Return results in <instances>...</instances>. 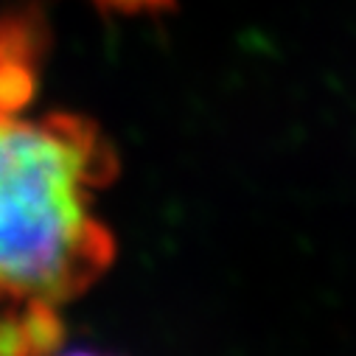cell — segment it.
<instances>
[{"instance_id": "2", "label": "cell", "mask_w": 356, "mask_h": 356, "mask_svg": "<svg viewBox=\"0 0 356 356\" xmlns=\"http://www.w3.org/2000/svg\"><path fill=\"white\" fill-rule=\"evenodd\" d=\"M51 31L40 9L17 6L0 15V113L26 110L40 84V65L48 54Z\"/></svg>"}, {"instance_id": "4", "label": "cell", "mask_w": 356, "mask_h": 356, "mask_svg": "<svg viewBox=\"0 0 356 356\" xmlns=\"http://www.w3.org/2000/svg\"><path fill=\"white\" fill-rule=\"evenodd\" d=\"M62 356H107V353H96V350H67V353H62Z\"/></svg>"}, {"instance_id": "1", "label": "cell", "mask_w": 356, "mask_h": 356, "mask_svg": "<svg viewBox=\"0 0 356 356\" xmlns=\"http://www.w3.org/2000/svg\"><path fill=\"white\" fill-rule=\"evenodd\" d=\"M115 174L118 154L96 121L0 113V312L59 309L107 273L115 238L93 197Z\"/></svg>"}, {"instance_id": "3", "label": "cell", "mask_w": 356, "mask_h": 356, "mask_svg": "<svg viewBox=\"0 0 356 356\" xmlns=\"http://www.w3.org/2000/svg\"><path fill=\"white\" fill-rule=\"evenodd\" d=\"M104 9H129V6H138L140 0H99Z\"/></svg>"}]
</instances>
